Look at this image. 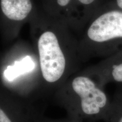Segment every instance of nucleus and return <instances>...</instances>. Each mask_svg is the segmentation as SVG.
<instances>
[{"label": "nucleus", "instance_id": "nucleus-7", "mask_svg": "<svg viewBox=\"0 0 122 122\" xmlns=\"http://www.w3.org/2000/svg\"><path fill=\"white\" fill-rule=\"evenodd\" d=\"M83 71L92 76L103 89L110 83L122 85V51Z\"/></svg>", "mask_w": 122, "mask_h": 122}, {"label": "nucleus", "instance_id": "nucleus-3", "mask_svg": "<svg viewBox=\"0 0 122 122\" xmlns=\"http://www.w3.org/2000/svg\"><path fill=\"white\" fill-rule=\"evenodd\" d=\"M1 69V87L34 100L41 95V78L35 49H13L4 59Z\"/></svg>", "mask_w": 122, "mask_h": 122}, {"label": "nucleus", "instance_id": "nucleus-9", "mask_svg": "<svg viewBox=\"0 0 122 122\" xmlns=\"http://www.w3.org/2000/svg\"><path fill=\"white\" fill-rule=\"evenodd\" d=\"M118 86L111 100L110 109L105 122H122V85Z\"/></svg>", "mask_w": 122, "mask_h": 122}, {"label": "nucleus", "instance_id": "nucleus-2", "mask_svg": "<svg viewBox=\"0 0 122 122\" xmlns=\"http://www.w3.org/2000/svg\"><path fill=\"white\" fill-rule=\"evenodd\" d=\"M68 118L80 122L105 121L111 100L92 76L83 71L70 76L53 94Z\"/></svg>", "mask_w": 122, "mask_h": 122}, {"label": "nucleus", "instance_id": "nucleus-6", "mask_svg": "<svg viewBox=\"0 0 122 122\" xmlns=\"http://www.w3.org/2000/svg\"><path fill=\"white\" fill-rule=\"evenodd\" d=\"M96 0H45L44 10L70 28L84 25L89 20L90 7Z\"/></svg>", "mask_w": 122, "mask_h": 122}, {"label": "nucleus", "instance_id": "nucleus-5", "mask_svg": "<svg viewBox=\"0 0 122 122\" xmlns=\"http://www.w3.org/2000/svg\"><path fill=\"white\" fill-rule=\"evenodd\" d=\"M42 116L34 100L20 97L1 87L0 122H37Z\"/></svg>", "mask_w": 122, "mask_h": 122}, {"label": "nucleus", "instance_id": "nucleus-4", "mask_svg": "<svg viewBox=\"0 0 122 122\" xmlns=\"http://www.w3.org/2000/svg\"><path fill=\"white\" fill-rule=\"evenodd\" d=\"M78 40L83 62L96 56L107 55L108 44L122 39V11L111 10L89 19Z\"/></svg>", "mask_w": 122, "mask_h": 122}, {"label": "nucleus", "instance_id": "nucleus-8", "mask_svg": "<svg viewBox=\"0 0 122 122\" xmlns=\"http://www.w3.org/2000/svg\"><path fill=\"white\" fill-rule=\"evenodd\" d=\"M0 6L2 17L14 25L31 19L36 11L33 0H0Z\"/></svg>", "mask_w": 122, "mask_h": 122}, {"label": "nucleus", "instance_id": "nucleus-1", "mask_svg": "<svg viewBox=\"0 0 122 122\" xmlns=\"http://www.w3.org/2000/svg\"><path fill=\"white\" fill-rule=\"evenodd\" d=\"M30 20L41 78V95L54 94L83 63L78 40L67 24L44 10L40 13L36 9Z\"/></svg>", "mask_w": 122, "mask_h": 122}, {"label": "nucleus", "instance_id": "nucleus-11", "mask_svg": "<svg viewBox=\"0 0 122 122\" xmlns=\"http://www.w3.org/2000/svg\"><path fill=\"white\" fill-rule=\"evenodd\" d=\"M117 4L119 8L122 9V0H117Z\"/></svg>", "mask_w": 122, "mask_h": 122}, {"label": "nucleus", "instance_id": "nucleus-10", "mask_svg": "<svg viewBox=\"0 0 122 122\" xmlns=\"http://www.w3.org/2000/svg\"><path fill=\"white\" fill-rule=\"evenodd\" d=\"M37 122H80L76 120H73L72 119H70L69 118H67V119H47L42 116L38 120Z\"/></svg>", "mask_w": 122, "mask_h": 122}]
</instances>
